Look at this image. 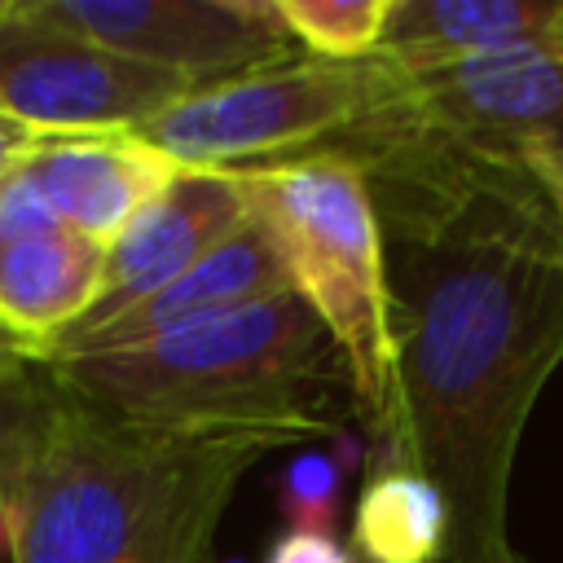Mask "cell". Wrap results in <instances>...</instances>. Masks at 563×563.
<instances>
[{"label":"cell","mask_w":563,"mask_h":563,"mask_svg":"<svg viewBox=\"0 0 563 563\" xmlns=\"http://www.w3.org/2000/svg\"><path fill=\"white\" fill-rule=\"evenodd\" d=\"M409 466L444 497L440 563H506L510 471L563 365V238L519 172L383 216Z\"/></svg>","instance_id":"obj_1"},{"label":"cell","mask_w":563,"mask_h":563,"mask_svg":"<svg viewBox=\"0 0 563 563\" xmlns=\"http://www.w3.org/2000/svg\"><path fill=\"white\" fill-rule=\"evenodd\" d=\"M277 449L290 444L260 431L132 422L79 400L53 374L48 413L4 501L9 559L207 563L238 484Z\"/></svg>","instance_id":"obj_2"},{"label":"cell","mask_w":563,"mask_h":563,"mask_svg":"<svg viewBox=\"0 0 563 563\" xmlns=\"http://www.w3.org/2000/svg\"><path fill=\"white\" fill-rule=\"evenodd\" d=\"M48 365L106 413L180 431H260L286 444L330 440L339 422L325 400L347 387L330 334L295 290L132 347Z\"/></svg>","instance_id":"obj_3"},{"label":"cell","mask_w":563,"mask_h":563,"mask_svg":"<svg viewBox=\"0 0 563 563\" xmlns=\"http://www.w3.org/2000/svg\"><path fill=\"white\" fill-rule=\"evenodd\" d=\"M286 286L330 334L365 427L369 471L409 466L387 238L365 172L343 154L242 167Z\"/></svg>","instance_id":"obj_4"},{"label":"cell","mask_w":563,"mask_h":563,"mask_svg":"<svg viewBox=\"0 0 563 563\" xmlns=\"http://www.w3.org/2000/svg\"><path fill=\"white\" fill-rule=\"evenodd\" d=\"M347 150L466 176L523 172L532 150L563 154V31L405 75L400 97L347 132Z\"/></svg>","instance_id":"obj_5"},{"label":"cell","mask_w":563,"mask_h":563,"mask_svg":"<svg viewBox=\"0 0 563 563\" xmlns=\"http://www.w3.org/2000/svg\"><path fill=\"white\" fill-rule=\"evenodd\" d=\"M405 75L383 62L290 57L194 88L136 132L180 167H264L334 150L356 123L387 110Z\"/></svg>","instance_id":"obj_6"},{"label":"cell","mask_w":563,"mask_h":563,"mask_svg":"<svg viewBox=\"0 0 563 563\" xmlns=\"http://www.w3.org/2000/svg\"><path fill=\"white\" fill-rule=\"evenodd\" d=\"M189 92L180 75L35 22L22 0L0 4V114L40 136L141 128Z\"/></svg>","instance_id":"obj_7"},{"label":"cell","mask_w":563,"mask_h":563,"mask_svg":"<svg viewBox=\"0 0 563 563\" xmlns=\"http://www.w3.org/2000/svg\"><path fill=\"white\" fill-rule=\"evenodd\" d=\"M22 9L194 88L295 57L273 0H22Z\"/></svg>","instance_id":"obj_8"},{"label":"cell","mask_w":563,"mask_h":563,"mask_svg":"<svg viewBox=\"0 0 563 563\" xmlns=\"http://www.w3.org/2000/svg\"><path fill=\"white\" fill-rule=\"evenodd\" d=\"M251 220V189L242 167H185L110 246L101 273V299L92 312L53 347L110 325L119 312L136 308L185 268H194L216 242ZM53 361V356H48Z\"/></svg>","instance_id":"obj_9"},{"label":"cell","mask_w":563,"mask_h":563,"mask_svg":"<svg viewBox=\"0 0 563 563\" xmlns=\"http://www.w3.org/2000/svg\"><path fill=\"white\" fill-rule=\"evenodd\" d=\"M22 172L70 233L110 246L185 167L136 128H123L40 136Z\"/></svg>","instance_id":"obj_10"},{"label":"cell","mask_w":563,"mask_h":563,"mask_svg":"<svg viewBox=\"0 0 563 563\" xmlns=\"http://www.w3.org/2000/svg\"><path fill=\"white\" fill-rule=\"evenodd\" d=\"M286 273L282 260L264 233V224L251 216L242 229H233L224 242H216L194 268H185L176 282H167L163 290H154L150 299H141L136 308L119 312L110 325L66 343L62 352H53V361L66 356H88V352H114V347H132L158 334H172L180 325L286 295Z\"/></svg>","instance_id":"obj_11"},{"label":"cell","mask_w":563,"mask_h":563,"mask_svg":"<svg viewBox=\"0 0 563 563\" xmlns=\"http://www.w3.org/2000/svg\"><path fill=\"white\" fill-rule=\"evenodd\" d=\"M101 273L106 246L70 229L0 242V330L48 361L101 299Z\"/></svg>","instance_id":"obj_12"},{"label":"cell","mask_w":563,"mask_h":563,"mask_svg":"<svg viewBox=\"0 0 563 563\" xmlns=\"http://www.w3.org/2000/svg\"><path fill=\"white\" fill-rule=\"evenodd\" d=\"M563 31V0H396L378 57L405 75Z\"/></svg>","instance_id":"obj_13"},{"label":"cell","mask_w":563,"mask_h":563,"mask_svg":"<svg viewBox=\"0 0 563 563\" xmlns=\"http://www.w3.org/2000/svg\"><path fill=\"white\" fill-rule=\"evenodd\" d=\"M449 510L440 488L418 466L369 471L352 510L356 563H440Z\"/></svg>","instance_id":"obj_14"},{"label":"cell","mask_w":563,"mask_h":563,"mask_svg":"<svg viewBox=\"0 0 563 563\" xmlns=\"http://www.w3.org/2000/svg\"><path fill=\"white\" fill-rule=\"evenodd\" d=\"M282 26L321 62L378 57L396 0H273Z\"/></svg>","instance_id":"obj_15"},{"label":"cell","mask_w":563,"mask_h":563,"mask_svg":"<svg viewBox=\"0 0 563 563\" xmlns=\"http://www.w3.org/2000/svg\"><path fill=\"white\" fill-rule=\"evenodd\" d=\"M53 400V369L48 361L0 365V506L22 471V457L48 413Z\"/></svg>","instance_id":"obj_16"},{"label":"cell","mask_w":563,"mask_h":563,"mask_svg":"<svg viewBox=\"0 0 563 563\" xmlns=\"http://www.w3.org/2000/svg\"><path fill=\"white\" fill-rule=\"evenodd\" d=\"M343 471L334 466L330 449H299L277 479V510L290 532H321L334 537L339 519V493H343Z\"/></svg>","instance_id":"obj_17"},{"label":"cell","mask_w":563,"mask_h":563,"mask_svg":"<svg viewBox=\"0 0 563 563\" xmlns=\"http://www.w3.org/2000/svg\"><path fill=\"white\" fill-rule=\"evenodd\" d=\"M48 229H66V224L48 211V202L40 198V189L18 167L0 185V242H18V238H31V233H48Z\"/></svg>","instance_id":"obj_18"},{"label":"cell","mask_w":563,"mask_h":563,"mask_svg":"<svg viewBox=\"0 0 563 563\" xmlns=\"http://www.w3.org/2000/svg\"><path fill=\"white\" fill-rule=\"evenodd\" d=\"M264 563H356V554L321 532H282L268 541Z\"/></svg>","instance_id":"obj_19"},{"label":"cell","mask_w":563,"mask_h":563,"mask_svg":"<svg viewBox=\"0 0 563 563\" xmlns=\"http://www.w3.org/2000/svg\"><path fill=\"white\" fill-rule=\"evenodd\" d=\"M523 172L541 185L550 211H554V224H559V238H563V154L554 150H532L523 154Z\"/></svg>","instance_id":"obj_20"},{"label":"cell","mask_w":563,"mask_h":563,"mask_svg":"<svg viewBox=\"0 0 563 563\" xmlns=\"http://www.w3.org/2000/svg\"><path fill=\"white\" fill-rule=\"evenodd\" d=\"M35 141H40V132H31V128H22V123L0 114V185L22 167V158L31 154Z\"/></svg>","instance_id":"obj_21"},{"label":"cell","mask_w":563,"mask_h":563,"mask_svg":"<svg viewBox=\"0 0 563 563\" xmlns=\"http://www.w3.org/2000/svg\"><path fill=\"white\" fill-rule=\"evenodd\" d=\"M22 361H40L31 347H22L9 330H0V365H22Z\"/></svg>","instance_id":"obj_22"},{"label":"cell","mask_w":563,"mask_h":563,"mask_svg":"<svg viewBox=\"0 0 563 563\" xmlns=\"http://www.w3.org/2000/svg\"><path fill=\"white\" fill-rule=\"evenodd\" d=\"M0 550L9 554V515H4V506H0Z\"/></svg>","instance_id":"obj_23"},{"label":"cell","mask_w":563,"mask_h":563,"mask_svg":"<svg viewBox=\"0 0 563 563\" xmlns=\"http://www.w3.org/2000/svg\"><path fill=\"white\" fill-rule=\"evenodd\" d=\"M506 563H523V559H519V554H510V559H506Z\"/></svg>","instance_id":"obj_24"},{"label":"cell","mask_w":563,"mask_h":563,"mask_svg":"<svg viewBox=\"0 0 563 563\" xmlns=\"http://www.w3.org/2000/svg\"><path fill=\"white\" fill-rule=\"evenodd\" d=\"M224 563H246V559H224Z\"/></svg>","instance_id":"obj_25"}]
</instances>
